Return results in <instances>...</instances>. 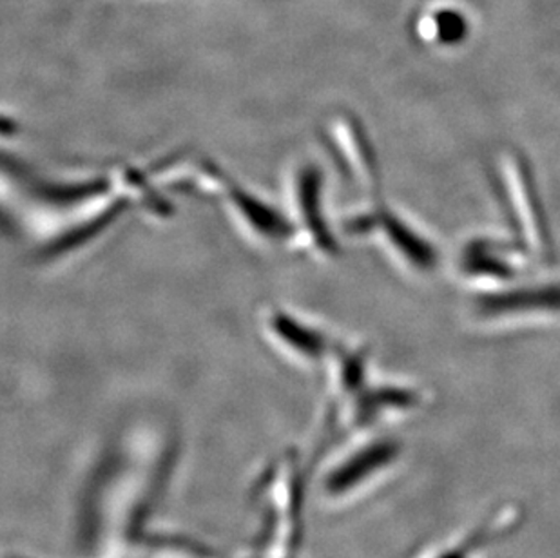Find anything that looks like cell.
Listing matches in <instances>:
<instances>
[{
	"instance_id": "cell-2",
	"label": "cell",
	"mask_w": 560,
	"mask_h": 558,
	"mask_svg": "<svg viewBox=\"0 0 560 558\" xmlns=\"http://www.w3.org/2000/svg\"><path fill=\"white\" fill-rule=\"evenodd\" d=\"M386 231L396 247L407 256L419 269H432L435 265V253L429 243H424L421 237L416 236V232L410 231L408 226L397 222L396 218H388Z\"/></svg>"
},
{
	"instance_id": "cell-3",
	"label": "cell",
	"mask_w": 560,
	"mask_h": 558,
	"mask_svg": "<svg viewBox=\"0 0 560 558\" xmlns=\"http://www.w3.org/2000/svg\"><path fill=\"white\" fill-rule=\"evenodd\" d=\"M466 267H468L471 272H477V275H482V272L492 276L512 275V270L508 267V261L504 264L498 256H493V254L488 253V251H482V247L471 248L468 256H466Z\"/></svg>"
},
{
	"instance_id": "cell-4",
	"label": "cell",
	"mask_w": 560,
	"mask_h": 558,
	"mask_svg": "<svg viewBox=\"0 0 560 558\" xmlns=\"http://www.w3.org/2000/svg\"><path fill=\"white\" fill-rule=\"evenodd\" d=\"M435 26H438L439 38L444 43H454V40L465 37V19L455 11L448 10L435 13Z\"/></svg>"
},
{
	"instance_id": "cell-1",
	"label": "cell",
	"mask_w": 560,
	"mask_h": 558,
	"mask_svg": "<svg viewBox=\"0 0 560 558\" xmlns=\"http://www.w3.org/2000/svg\"><path fill=\"white\" fill-rule=\"evenodd\" d=\"M560 309V289L523 290L521 294L493 295L481 301L479 311L487 316H501L512 312L553 311Z\"/></svg>"
}]
</instances>
